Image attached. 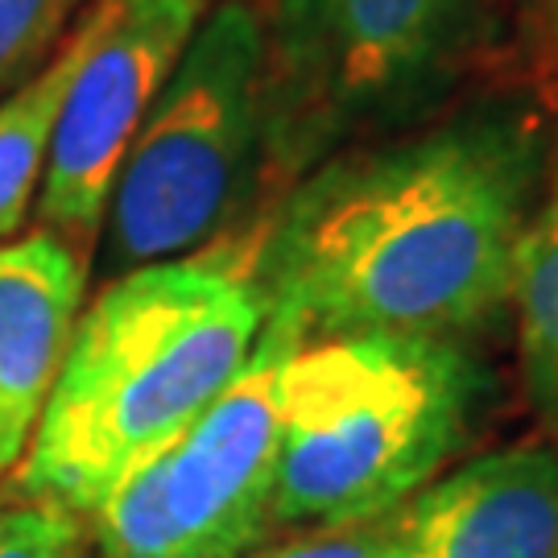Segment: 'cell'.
<instances>
[{
  "label": "cell",
  "mask_w": 558,
  "mask_h": 558,
  "mask_svg": "<svg viewBox=\"0 0 558 558\" xmlns=\"http://www.w3.org/2000/svg\"><path fill=\"white\" fill-rule=\"evenodd\" d=\"M253 257L257 236H228L104 286L75 323L17 463L21 497L92 518L137 463L220 398L269 315Z\"/></svg>",
  "instance_id": "2"
},
{
  "label": "cell",
  "mask_w": 558,
  "mask_h": 558,
  "mask_svg": "<svg viewBox=\"0 0 558 558\" xmlns=\"http://www.w3.org/2000/svg\"><path fill=\"white\" fill-rule=\"evenodd\" d=\"M265 191V13L223 0L199 21L120 161L100 228L108 281L236 236Z\"/></svg>",
  "instance_id": "5"
},
{
  "label": "cell",
  "mask_w": 558,
  "mask_h": 558,
  "mask_svg": "<svg viewBox=\"0 0 558 558\" xmlns=\"http://www.w3.org/2000/svg\"><path fill=\"white\" fill-rule=\"evenodd\" d=\"M87 290V253L54 232L0 240V476L13 472L59 380Z\"/></svg>",
  "instance_id": "9"
},
{
  "label": "cell",
  "mask_w": 558,
  "mask_h": 558,
  "mask_svg": "<svg viewBox=\"0 0 558 558\" xmlns=\"http://www.w3.org/2000/svg\"><path fill=\"white\" fill-rule=\"evenodd\" d=\"M509 302L518 311L525 389L558 447V170L521 240Z\"/></svg>",
  "instance_id": "11"
},
{
  "label": "cell",
  "mask_w": 558,
  "mask_h": 558,
  "mask_svg": "<svg viewBox=\"0 0 558 558\" xmlns=\"http://www.w3.org/2000/svg\"><path fill=\"white\" fill-rule=\"evenodd\" d=\"M302 323L269 311L240 377L92 513L100 558H248L274 530L278 393Z\"/></svg>",
  "instance_id": "6"
},
{
  "label": "cell",
  "mask_w": 558,
  "mask_h": 558,
  "mask_svg": "<svg viewBox=\"0 0 558 558\" xmlns=\"http://www.w3.org/2000/svg\"><path fill=\"white\" fill-rule=\"evenodd\" d=\"M248 558H389V530L385 518L339 530H294V538L257 546Z\"/></svg>",
  "instance_id": "14"
},
{
  "label": "cell",
  "mask_w": 558,
  "mask_h": 558,
  "mask_svg": "<svg viewBox=\"0 0 558 558\" xmlns=\"http://www.w3.org/2000/svg\"><path fill=\"white\" fill-rule=\"evenodd\" d=\"M83 50H87V13H80L75 29L54 50V59L0 100V240L17 236L29 211L38 207L54 124H59L66 87L80 71Z\"/></svg>",
  "instance_id": "10"
},
{
  "label": "cell",
  "mask_w": 558,
  "mask_h": 558,
  "mask_svg": "<svg viewBox=\"0 0 558 558\" xmlns=\"http://www.w3.org/2000/svg\"><path fill=\"white\" fill-rule=\"evenodd\" d=\"M83 518L59 505L21 500L0 509V558H80Z\"/></svg>",
  "instance_id": "13"
},
{
  "label": "cell",
  "mask_w": 558,
  "mask_h": 558,
  "mask_svg": "<svg viewBox=\"0 0 558 558\" xmlns=\"http://www.w3.org/2000/svg\"><path fill=\"white\" fill-rule=\"evenodd\" d=\"M87 50L66 87L38 191L46 232L87 253L120 161L203 21V0H92Z\"/></svg>",
  "instance_id": "7"
},
{
  "label": "cell",
  "mask_w": 558,
  "mask_h": 558,
  "mask_svg": "<svg viewBox=\"0 0 558 558\" xmlns=\"http://www.w3.org/2000/svg\"><path fill=\"white\" fill-rule=\"evenodd\" d=\"M389 558H558V447L468 459L385 513Z\"/></svg>",
  "instance_id": "8"
},
{
  "label": "cell",
  "mask_w": 558,
  "mask_h": 558,
  "mask_svg": "<svg viewBox=\"0 0 558 558\" xmlns=\"http://www.w3.org/2000/svg\"><path fill=\"white\" fill-rule=\"evenodd\" d=\"M546 186L542 112L484 96L302 174L260 223L253 274L306 339L459 343L509 306Z\"/></svg>",
  "instance_id": "1"
},
{
  "label": "cell",
  "mask_w": 558,
  "mask_h": 558,
  "mask_svg": "<svg viewBox=\"0 0 558 558\" xmlns=\"http://www.w3.org/2000/svg\"><path fill=\"white\" fill-rule=\"evenodd\" d=\"M521 25L542 92L558 117V0H521Z\"/></svg>",
  "instance_id": "15"
},
{
  "label": "cell",
  "mask_w": 558,
  "mask_h": 558,
  "mask_svg": "<svg viewBox=\"0 0 558 558\" xmlns=\"http://www.w3.org/2000/svg\"><path fill=\"white\" fill-rule=\"evenodd\" d=\"M484 368L463 343L302 339L278 393V530H339L401 509L463 451Z\"/></svg>",
  "instance_id": "3"
},
{
  "label": "cell",
  "mask_w": 558,
  "mask_h": 558,
  "mask_svg": "<svg viewBox=\"0 0 558 558\" xmlns=\"http://www.w3.org/2000/svg\"><path fill=\"white\" fill-rule=\"evenodd\" d=\"M92 0H0V100L54 59Z\"/></svg>",
  "instance_id": "12"
},
{
  "label": "cell",
  "mask_w": 558,
  "mask_h": 558,
  "mask_svg": "<svg viewBox=\"0 0 558 558\" xmlns=\"http://www.w3.org/2000/svg\"><path fill=\"white\" fill-rule=\"evenodd\" d=\"M488 25V0H274L265 13V186L426 120Z\"/></svg>",
  "instance_id": "4"
}]
</instances>
